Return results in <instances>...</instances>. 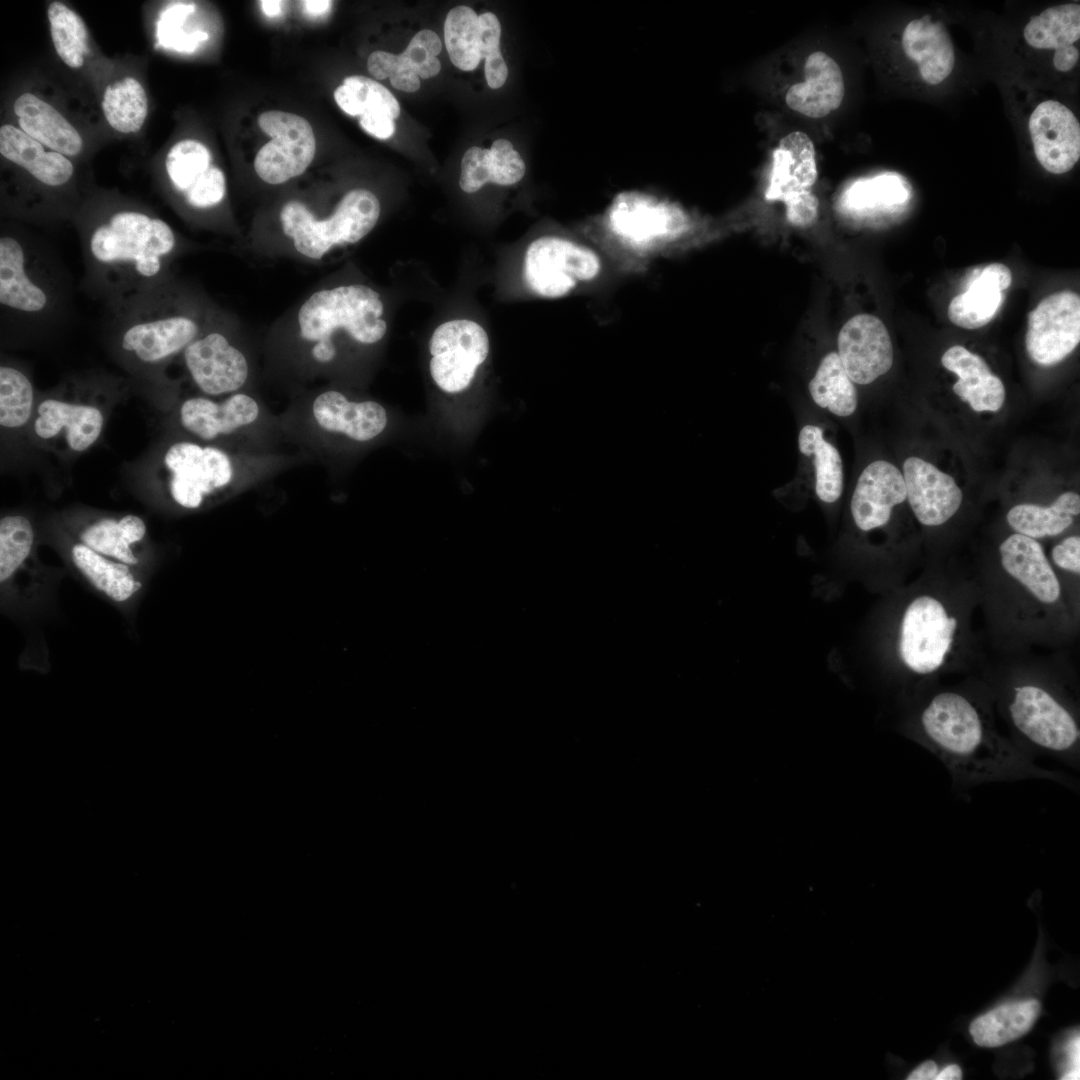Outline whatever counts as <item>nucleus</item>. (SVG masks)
I'll return each mask as SVG.
<instances>
[{
  "instance_id": "f257e3e1",
  "label": "nucleus",
  "mask_w": 1080,
  "mask_h": 1080,
  "mask_svg": "<svg viewBox=\"0 0 1080 1080\" xmlns=\"http://www.w3.org/2000/svg\"><path fill=\"white\" fill-rule=\"evenodd\" d=\"M922 738L956 776L987 781L1042 773L993 729L970 696L941 691L920 714ZM1043 774V773H1042Z\"/></svg>"
},
{
  "instance_id": "f03ea898",
  "label": "nucleus",
  "mask_w": 1080,
  "mask_h": 1080,
  "mask_svg": "<svg viewBox=\"0 0 1080 1080\" xmlns=\"http://www.w3.org/2000/svg\"><path fill=\"white\" fill-rule=\"evenodd\" d=\"M36 529L22 514L0 520V606L12 619L27 620L54 607L59 570L43 566L35 556Z\"/></svg>"
},
{
  "instance_id": "7ed1b4c3",
  "label": "nucleus",
  "mask_w": 1080,
  "mask_h": 1080,
  "mask_svg": "<svg viewBox=\"0 0 1080 1080\" xmlns=\"http://www.w3.org/2000/svg\"><path fill=\"white\" fill-rule=\"evenodd\" d=\"M384 305L377 291L362 284L342 285L313 293L298 312L300 335L314 342L312 356L321 363L336 355L334 333L343 329L355 341L374 344L386 334Z\"/></svg>"
},
{
  "instance_id": "20e7f679",
  "label": "nucleus",
  "mask_w": 1080,
  "mask_h": 1080,
  "mask_svg": "<svg viewBox=\"0 0 1080 1080\" xmlns=\"http://www.w3.org/2000/svg\"><path fill=\"white\" fill-rule=\"evenodd\" d=\"M381 212L375 194L366 189L347 192L328 218L318 220L301 202L284 204L280 212L283 232L301 255L319 260L335 246L354 244L376 225Z\"/></svg>"
},
{
  "instance_id": "39448f33",
  "label": "nucleus",
  "mask_w": 1080,
  "mask_h": 1080,
  "mask_svg": "<svg viewBox=\"0 0 1080 1080\" xmlns=\"http://www.w3.org/2000/svg\"><path fill=\"white\" fill-rule=\"evenodd\" d=\"M960 630L958 615L933 593L914 597L904 610L898 640L903 664L917 675H931L949 660Z\"/></svg>"
},
{
  "instance_id": "423d86ee",
  "label": "nucleus",
  "mask_w": 1080,
  "mask_h": 1080,
  "mask_svg": "<svg viewBox=\"0 0 1080 1080\" xmlns=\"http://www.w3.org/2000/svg\"><path fill=\"white\" fill-rule=\"evenodd\" d=\"M175 237L170 226L144 213L121 211L92 233L90 250L102 263L129 262L145 277L161 269V257L172 251Z\"/></svg>"
},
{
  "instance_id": "0eeeda50",
  "label": "nucleus",
  "mask_w": 1080,
  "mask_h": 1080,
  "mask_svg": "<svg viewBox=\"0 0 1080 1080\" xmlns=\"http://www.w3.org/2000/svg\"><path fill=\"white\" fill-rule=\"evenodd\" d=\"M600 255L590 246L558 236L533 240L523 258L529 289L540 297L557 299L593 282L602 273Z\"/></svg>"
},
{
  "instance_id": "6e6552de",
  "label": "nucleus",
  "mask_w": 1080,
  "mask_h": 1080,
  "mask_svg": "<svg viewBox=\"0 0 1080 1080\" xmlns=\"http://www.w3.org/2000/svg\"><path fill=\"white\" fill-rule=\"evenodd\" d=\"M1007 710L1013 727L1030 744L1057 755L1075 752L1080 737L1078 721L1048 687L1028 681L1014 685Z\"/></svg>"
},
{
  "instance_id": "1a4fd4ad",
  "label": "nucleus",
  "mask_w": 1080,
  "mask_h": 1080,
  "mask_svg": "<svg viewBox=\"0 0 1080 1080\" xmlns=\"http://www.w3.org/2000/svg\"><path fill=\"white\" fill-rule=\"evenodd\" d=\"M606 221L615 239L642 253L674 242L690 228V218L680 206L636 191L617 195Z\"/></svg>"
},
{
  "instance_id": "9d476101",
  "label": "nucleus",
  "mask_w": 1080,
  "mask_h": 1080,
  "mask_svg": "<svg viewBox=\"0 0 1080 1080\" xmlns=\"http://www.w3.org/2000/svg\"><path fill=\"white\" fill-rule=\"evenodd\" d=\"M59 526L54 532L55 544L69 570L123 616L132 620L148 588L151 574L94 551Z\"/></svg>"
},
{
  "instance_id": "9b49d317",
  "label": "nucleus",
  "mask_w": 1080,
  "mask_h": 1080,
  "mask_svg": "<svg viewBox=\"0 0 1080 1080\" xmlns=\"http://www.w3.org/2000/svg\"><path fill=\"white\" fill-rule=\"evenodd\" d=\"M258 124L272 140L262 146L255 157L257 175L273 185L301 175L316 152L311 124L300 115L278 110L263 112L258 117Z\"/></svg>"
},
{
  "instance_id": "f8f14e48",
  "label": "nucleus",
  "mask_w": 1080,
  "mask_h": 1080,
  "mask_svg": "<svg viewBox=\"0 0 1080 1080\" xmlns=\"http://www.w3.org/2000/svg\"><path fill=\"white\" fill-rule=\"evenodd\" d=\"M430 373L447 393L465 390L489 353L485 329L470 319L446 321L433 331L429 342Z\"/></svg>"
},
{
  "instance_id": "ddd939ff",
  "label": "nucleus",
  "mask_w": 1080,
  "mask_h": 1080,
  "mask_svg": "<svg viewBox=\"0 0 1080 1080\" xmlns=\"http://www.w3.org/2000/svg\"><path fill=\"white\" fill-rule=\"evenodd\" d=\"M173 501L187 510L200 508L205 498L227 486L233 476L228 455L213 446L181 441L164 455Z\"/></svg>"
},
{
  "instance_id": "4468645a",
  "label": "nucleus",
  "mask_w": 1080,
  "mask_h": 1080,
  "mask_svg": "<svg viewBox=\"0 0 1080 1080\" xmlns=\"http://www.w3.org/2000/svg\"><path fill=\"white\" fill-rule=\"evenodd\" d=\"M63 528L94 551L152 575L156 558L141 517L80 516L66 521Z\"/></svg>"
},
{
  "instance_id": "2eb2a0df",
  "label": "nucleus",
  "mask_w": 1080,
  "mask_h": 1080,
  "mask_svg": "<svg viewBox=\"0 0 1080 1080\" xmlns=\"http://www.w3.org/2000/svg\"><path fill=\"white\" fill-rule=\"evenodd\" d=\"M1080 341V297L1069 290L1044 298L1028 314L1025 338L1030 358L1042 366L1065 359Z\"/></svg>"
},
{
  "instance_id": "dca6fc26",
  "label": "nucleus",
  "mask_w": 1080,
  "mask_h": 1080,
  "mask_svg": "<svg viewBox=\"0 0 1080 1080\" xmlns=\"http://www.w3.org/2000/svg\"><path fill=\"white\" fill-rule=\"evenodd\" d=\"M836 352L854 384L874 382L893 364L889 332L878 317L870 314L856 315L844 324L838 334Z\"/></svg>"
},
{
  "instance_id": "f3484780",
  "label": "nucleus",
  "mask_w": 1080,
  "mask_h": 1080,
  "mask_svg": "<svg viewBox=\"0 0 1080 1080\" xmlns=\"http://www.w3.org/2000/svg\"><path fill=\"white\" fill-rule=\"evenodd\" d=\"M797 447L799 464L794 486L802 495L814 496L823 504H836L844 489L843 460L837 447L823 428L812 422L800 426Z\"/></svg>"
},
{
  "instance_id": "a211bd4d",
  "label": "nucleus",
  "mask_w": 1080,
  "mask_h": 1080,
  "mask_svg": "<svg viewBox=\"0 0 1080 1080\" xmlns=\"http://www.w3.org/2000/svg\"><path fill=\"white\" fill-rule=\"evenodd\" d=\"M1028 128L1036 159L1053 174L1069 172L1080 157V124L1074 113L1055 100L1041 102Z\"/></svg>"
},
{
  "instance_id": "6ab92c4d",
  "label": "nucleus",
  "mask_w": 1080,
  "mask_h": 1080,
  "mask_svg": "<svg viewBox=\"0 0 1080 1080\" xmlns=\"http://www.w3.org/2000/svg\"><path fill=\"white\" fill-rule=\"evenodd\" d=\"M907 499L903 474L893 463L875 460L859 474L850 498L855 526L869 532L888 524L895 507Z\"/></svg>"
},
{
  "instance_id": "aec40b11",
  "label": "nucleus",
  "mask_w": 1080,
  "mask_h": 1080,
  "mask_svg": "<svg viewBox=\"0 0 1080 1080\" xmlns=\"http://www.w3.org/2000/svg\"><path fill=\"white\" fill-rule=\"evenodd\" d=\"M184 360L195 384L208 395L236 391L248 377L245 356L220 333L191 342L184 350Z\"/></svg>"
},
{
  "instance_id": "412c9836",
  "label": "nucleus",
  "mask_w": 1080,
  "mask_h": 1080,
  "mask_svg": "<svg viewBox=\"0 0 1080 1080\" xmlns=\"http://www.w3.org/2000/svg\"><path fill=\"white\" fill-rule=\"evenodd\" d=\"M901 472L908 502L921 524L939 526L956 514L963 494L950 475L915 456L904 461Z\"/></svg>"
},
{
  "instance_id": "4be33fe9",
  "label": "nucleus",
  "mask_w": 1080,
  "mask_h": 1080,
  "mask_svg": "<svg viewBox=\"0 0 1080 1080\" xmlns=\"http://www.w3.org/2000/svg\"><path fill=\"white\" fill-rule=\"evenodd\" d=\"M999 553L1002 568L1026 595L1043 607L1060 605L1061 582L1036 539L1014 533L1001 543Z\"/></svg>"
},
{
  "instance_id": "5701e85b",
  "label": "nucleus",
  "mask_w": 1080,
  "mask_h": 1080,
  "mask_svg": "<svg viewBox=\"0 0 1080 1080\" xmlns=\"http://www.w3.org/2000/svg\"><path fill=\"white\" fill-rule=\"evenodd\" d=\"M442 44L439 36L423 29L413 36L401 54L374 51L367 60L368 72L376 79L389 78L391 85L404 92H416L420 78L436 76L441 69L437 56Z\"/></svg>"
},
{
  "instance_id": "b1692460",
  "label": "nucleus",
  "mask_w": 1080,
  "mask_h": 1080,
  "mask_svg": "<svg viewBox=\"0 0 1080 1080\" xmlns=\"http://www.w3.org/2000/svg\"><path fill=\"white\" fill-rule=\"evenodd\" d=\"M103 424L97 407L51 398L37 406L33 429L42 440H62L72 451L83 452L97 441Z\"/></svg>"
},
{
  "instance_id": "393cba45",
  "label": "nucleus",
  "mask_w": 1080,
  "mask_h": 1080,
  "mask_svg": "<svg viewBox=\"0 0 1080 1080\" xmlns=\"http://www.w3.org/2000/svg\"><path fill=\"white\" fill-rule=\"evenodd\" d=\"M803 68L804 80L786 92L787 106L810 118H822L838 109L845 94L838 63L827 53L815 51L807 56Z\"/></svg>"
},
{
  "instance_id": "a878e982",
  "label": "nucleus",
  "mask_w": 1080,
  "mask_h": 1080,
  "mask_svg": "<svg viewBox=\"0 0 1080 1080\" xmlns=\"http://www.w3.org/2000/svg\"><path fill=\"white\" fill-rule=\"evenodd\" d=\"M1011 283L1012 273L1002 263L974 269L968 276L965 290L948 306L949 320L970 330L987 325L998 313L1004 300L1003 291Z\"/></svg>"
},
{
  "instance_id": "bb28decb",
  "label": "nucleus",
  "mask_w": 1080,
  "mask_h": 1080,
  "mask_svg": "<svg viewBox=\"0 0 1080 1080\" xmlns=\"http://www.w3.org/2000/svg\"><path fill=\"white\" fill-rule=\"evenodd\" d=\"M1026 43L1040 50H1054L1053 65L1060 72L1071 71L1080 52V5L1067 3L1049 7L1032 17L1024 28Z\"/></svg>"
},
{
  "instance_id": "cd10ccee",
  "label": "nucleus",
  "mask_w": 1080,
  "mask_h": 1080,
  "mask_svg": "<svg viewBox=\"0 0 1080 1080\" xmlns=\"http://www.w3.org/2000/svg\"><path fill=\"white\" fill-rule=\"evenodd\" d=\"M815 147L802 131L784 136L772 154V168L765 197L784 202L793 195L808 191L817 180Z\"/></svg>"
},
{
  "instance_id": "c85d7f7f",
  "label": "nucleus",
  "mask_w": 1080,
  "mask_h": 1080,
  "mask_svg": "<svg viewBox=\"0 0 1080 1080\" xmlns=\"http://www.w3.org/2000/svg\"><path fill=\"white\" fill-rule=\"evenodd\" d=\"M259 406L250 396L237 393L222 402L204 397L187 399L180 407L182 426L194 436L213 440L253 423Z\"/></svg>"
},
{
  "instance_id": "c756f323",
  "label": "nucleus",
  "mask_w": 1080,
  "mask_h": 1080,
  "mask_svg": "<svg viewBox=\"0 0 1080 1080\" xmlns=\"http://www.w3.org/2000/svg\"><path fill=\"white\" fill-rule=\"evenodd\" d=\"M317 424L329 432L342 433L356 441L378 436L387 425L383 406L374 401L352 402L338 391H326L312 406Z\"/></svg>"
},
{
  "instance_id": "7c9ffc66",
  "label": "nucleus",
  "mask_w": 1080,
  "mask_h": 1080,
  "mask_svg": "<svg viewBox=\"0 0 1080 1080\" xmlns=\"http://www.w3.org/2000/svg\"><path fill=\"white\" fill-rule=\"evenodd\" d=\"M901 45L905 55L918 64L921 78L928 84L943 82L953 71L955 52L941 21L930 15L910 21L903 30Z\"/></svg>"
},
{
  "instance_id": "2f4dec72",
  "label": "nucleus",
  "mask_w": 1080,
  "mask_h": 1080,
  "mask_svg": "<svg viewBox=\"0 0 1080 1080\" xmlns=\"http://www.w3.org/2000/svg\"><path fill=\"white\" fill-rule=\"evenodd\" d=\"M942 365L958 376L953 391L976 412L1000 410L1005 401V387L985 360L963 346L945 351Z\"/></svg>"
},
{
  "instance_id": "473e14b6",
  "label": "nucleus",
  "mask_w": 1080,
  "mask_h": 1080,
  "mask_svg": "<svg viewBox=\"0 0 1080 1080\" xmlns=\"http://www.w3.org/2000/svg\"><path fill=\"white\" fill-rule=\"evenodd\" d=\"M13 110L20 129L42 145L65 156H76L82 151L83 139L76 128L37 95L21 94Z\"/></svg>"
},
{
  "instance_id": "72a5a7b5",
  "label": "nucleus",
  "mask_w": 1080,
  "mask_h": 1080,
  "mask_svg": "<svg viewBox=\"0 0 1080 1080\" xmlns=\"http://www.w3.org/2000/svg\"><path fill=\"white\" fill-rule=\"evenodd\" d=\"M197 324L190 318L174 316L135 324L127 329L122 347L146 363L161 361L194 341Z\"/></svg>"
},
{
  "instance_id": "f704fd0d",
  "label": "nucleus",
  "mask_w": 1080,
  "mask_h": 1080,
  "mask_svg": "<svg viewBox=\"0 0 1080 1080\" xmlns=\"http://www.w3.org/2000/svg\"><path fill=\"white\" fill-rule=\"evenodd\" d=\"M0 153L48 186H61L74 173L73 164L65 155L47 151L44 145L11 124L0 127Z\"/></svg>"
},
{
  "instance_id": "c9c22d12",
  "label": "nucleus",
  "mask_w": 1080,
  "mask_h": 1080,
  "mask_svg": "<svg viewBox=\"0 0 1080 1080\" xmlns=\"http://www.w3.org/2000/svg\"><path fill=\"white\" fill-rule=\"evenodd\" d=\"M0 302L23 312H37L47 302L45 292L26 273L20 243L8 236L0 239Z\"/></svg>"
},
{
  "instance_id": "e433bc0d",
  "label": "nucleus",
  "mask_w": 1080,
  "mask_h": 1080,
  "mask_svg": "<svg viewBox=\"0 0 1080 1080\" xmlns=\"http://www.w3.org/2000/svg\"><path fill=\"white\" fill-rule=\"evenodd\" d=\"M813 403L837 418L852 416L858 407V394L836 351L826 353L808 382Z\"/></svg>"
},
{
  "instance_id": "4c0bfd02",
  "label": "nucleus",
  "mask_w": 1080,
  "mask_h": 1080,
  "mask_svg": "<svg viewBox=\"0 0 1080 1080\" xmlns=\"http://www.w3.org/2000/svg\"><path fill=\"white\" fill-rule=\"evenodd\" d=\"M1080 512V496L1074 492L1059 495L1050 506L1018 504L1006 516L1015 533L1039 539L1056 536L1069 528Z\"/></svg>"
},
{
  "instance_id": "58836bf2",
  "label": "nucleus",
  "mask_w": 1080,
  "mask_h": 1080,
  "mask_svg": "<svg viewBox=\"0 0 1080 1080\" xmlns=\"http://www.w3.org/2000/svg\"><path fill=\"white\" fill-rule=\"evenodd\" d=\"M1039 1012L1040 1004L1035 999L1001 1005L976 1018L970 1033L980 1046H1000L1026 1034Z\"/></svg>"
},
{
  "instance_id": "ea45409f",
  "label": "nucleus",
  "mask_w": 1080,
  "mask_h": 1080,
  "mask_svg": "<svg viewBox=\"0 0 1080 1080\" xmlns=\"http://www.w3.org/2000/svg\"><path fill=\"white\" fill-rule=\"evenodd\" d=\"M909 197L905 180L894 174L858 179L842 193L839 205L843 212L866 216L875 210H888L904 204Z\"/></svg>"
},
{
  "instance_id": "a19ab883",
  "label": "nucleus",
  "mask_w": 1080,
  "mask_h": 1080,
  "mask_svg": "<svg viewBox=\"0 0 1080 1080\" xmlns=\"http://www.w3.org/2000/svg\"><path fill=\"white\" fill-rule=\"evenodd\" d=\"M101 106L107 123L125 134L138 132L148 114L146 91L133 77L122 78L107 86Z\"/></svg>"
},
{
  "instance_id": "79ce46f5",
  "label": "nucleus",
  "mask_w": 1080,
  "mask_h": 1080,
  "mask_svg": "<svg viewBox=\"0 0 1080 1080\" xmlns=\"http://www.w3.org/2000/svg\"><path fill=\"white\" fill-rule=\"evenodd\" d=\"M47 16L57 55L72 69L83 66L89 54V34L83 19L59 1L49 4Z\"/></svg>"
},
{
  "instance_id": "37998d69",
  "label": "nucleus",
  "mask_w": 1080,
  "mask_h": 1080,
  "mask_svg": "<svg viewBox=\"0 0 1080 1080\" xmlns=\"http://www.w3.org/2000/svg\"><path fill=\"white\" fill-rule=\"evenodd\" d=\"M334 99L351 116L380 112L396 119L400 114V105L394 95L382 84L361 75L346 77L335 89Z\"/></svg>"
},
{
  "instance_id": "c03bdc74",
  "label": "nucleus",
  "mask_w": 1080,
  "mask_h": 1080,
  "mask_svg": "<svg viewBox=\"0 0 1080 1080\" xmlns=\"http://www.w3.org/2000/svg\"><path fill=\"white\" fill-rule=\"evenodd\" d=\"M444 40L451 62L460 70H474L480 60V21L468 6L451 9L444 23Z\"/></svg>"
},
{
  "instance_id": "a18cd8bd",
  "label": "nucleus",
  "mask_w": 1080,
  "mask_h": 1080,
  "mask_svg": "<svg viewBox=\"0 0 1080 1080\" xmlns=\"http://www.w3.org/2000/svg\"><path fill=\"white\" fill-rule=\"evenodd\" d=\"M34 405V390L28 377L9 367L0 368V424L14 429L30 419Z\"/></svg>"
},
{
  "instance_id": "49530a36",
  "label": "nucleus",
  "mask_w": 1080,
  "mask_h": 1080,
  "mask_svg": "<svg viewBox=\"0 0 1080 1080\" xmlns=\"http://www.w3.org/2000/svg\"><path fill=\"white\" fill-rule=\"evenodd\" d=\"M165 167L174 188L185 194L211 167V155L201 142L181 140L167 153Z\"/></svg>"
},
{
  "instance_id": "de8ad7c7",
  "label": "nucleus",
  "mask_w": 1080,
  "mask_h": 1080,
  "mask_svg": "<svg viewBox=\"0 0 1080 1080\" xmlns=\"http://www.w3.org/2000/svg\"><path fill=\"white\" fill-rule=\"evenodd\" d=\"M196 9L192 3H174L166 7L159 15L156 24L157 44L178 52L192 53L208 39L204 31L190 34L183 30L186 18Z\"/></svg>"
},
{
  "instance_id": "09e8293b",
  "label": "nucleus",
  "mask_w": 1080,
  "mask_h": 1080,
  "mask_svg": "<svg viewBox=\"0 0 1080 1080\" xmlns=\"http://www.w3.org/2000/svg\"><path fill=\"white\" fill-rule=\"evenodd\" d=\"M480 55L485 59V77L492 89L502 87L508 77V67L500 51L501 25L495 14L479 15Z\"/></svg>"
},
{
  "instance_id": "8fccbe9b",
  "label": "nucleus",
  "mask_w": 1080,
  "mask_h": 1080,
  "mask_svg": "<svg viewBox=\"0 0 1080 1080\" xmlns=\"http://www.w3.org/2000/svg\"><path fill=\"white\" fill-rule=\"evenodd\" d=\"M492 163L491 183L510 186L524 177L526 165L521 155L506 139L495 140L490 148Z\"/></svg>"
},
{
  "instance_id": "3c124183",
  "label": "nucleus",
  "mask_w": 1080,
  "mask_h": 1080,
  "mask_svg": "<svg viewBox=\"0 0 1080 1080\" xmlns=\"http://www.w3.org/2000/svg\"><path fill=\"white\" fill-rule=\"evenodd\" d=\"M492 163L490 149L471 147L463 155L460 188L466 193H474L486 183H491Z\"/></svg>"
},
{
  "instance_id": "603ef678",
  "label": "nucleus",
  "mask_w": 1080,
  "mask_h": 1080,
  "mask_svg": "<svg viewBox=\"0 0 1080 1080\" xmlns=\"http://www.w3.org/2000/svg\"><path fill=\"white\" fill-rule=\"evenodd\" d=\"M226 192L224 173L211 166L184 194L186 201L196 208H209L222 201Z\"/></svg>"
},
{
  "instance_id": "864d4df0",
  "label": "nucleus",
  "mask_w": 1080,
  "mask_h": 1080,
  "mask_svg": "<svg viewBox=\"0 0 1080 1080\" xmlns=\"http://www.w3.org/2000/svg\"><path fill=\"white\" fill-rule=\"evenodd\" d=\"M787 220L794 226L812 225L818 216V199L811 190L793 195L784 201Z\"/></svg>"
},
{
  "instance_id": "5fc2aeb1",
  "label": "nucleus",
  "mask_w": 1080,
  "mask_h": 1080,
  "mask_svg": "<svg viewBox=\"0 0 1080 1080\" xmlns=\"http://www.w3.org/2000/svg\"><path fill=\"white\" fill-rule=\"evenodd\" d=\"M1053 563L1076 576L1080 573V537L1069 536L1055 545L1051 551Z\"/></svg>"
},
{
  "instance_id": "6e6d98bb",
  "label": "nucleus",
  "mask_w": 1080,
  "mask_h": 1080,
  "mask_svg": "<svg viewBox=\"0 0 1080 1080\" xmlns=\"http://www.w3.org/2000/svg\"><path fill=\"white\" fill-rule=\"evenodd\" d=\"M361 127L379 139L390 138L395 131L394 119L385 113L375 112L360 116Z\"/></svg>"
},
{
  "instance_id": "4d7b16f0",
  "label": "nucleus",
  "mask_w": 1080,
  "mask_h": 1080,
  "mask_svg": "<svg viewBox=\"0 0 1080 1080\" xmlns=\"http://www.w3.org/2000/svg\"><path fill=\"white\" fill-rule=\"evenodd\" d=\"M1067 1071L1062 1079H1079V1037H1074L1067 1046Z\"/></svg>"
},
{
  "instance_id": "13d9d810",
  "label": "nucleus",
  "mask_w": 1080,
  "mask_h": 1080,
  "mask_svg": "<svg viewBox=\"0 0 1080 1080\" xmlns=\"http://www.w3.org/2000/svg\"><path fill=\"white\" fill-rule=\"evenodd\" d=\"M937 1075V1065L933 1061H926L913 1070L907 1079L909 1080H932Z\"/></svg>"
},
{
  "instance_id": "bf43d9fd",
  "label": "nucleus",
  "mask_w": 1080,
  "mask_h": 1080,
  "mask_svg": "<svg viewBox=\"0 0 1080 1080\" xmlns=\"http://www.w3.org/2000/svg\"><path fill=\"white\" fill-rule=\"evenodd\" d=\"M306 12L312 16H319L324 14L330 7L331 2L327 0H309L302 2Z\"/></svg>"
},
{
  "instance_id": "052dcab7",
  "label": "nucleus",
  "mask_w": 1080,
  "mask_h": 1080,
  "mask_svg": "<svg viewBox=\"0 0 1080 1080\" xmlns=\"http://www.w3.org/2000/svg\"><path fill=\"white\" fill-rule=\"evenodd\" d=\"M962 1078V1071L959 1066L953 1064L945 1067L940 1073H937L936 1080H959Z\"/></svg>"
},
{
  "instance_id": "680f3d73",
  "label": "nucleus",
  "mask_w": 1080,
  "mask_h": 1080,
  "mask_svg": "<svg viewBox=\"0 0 1080 1080\" xmlns=\"http://www.w3.org/2000/svg\"><path fill=\"white\" fill-rule=\"evenodd\" d=\"M261 7L267 16L275 17L281 14V1L263 0L261 1Z\"/></svg>"
}]
</instances>
